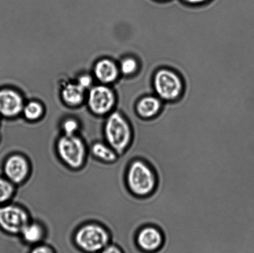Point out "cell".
I'll return each mask as SVG.
<instances>
[{
  "label": "cell",
  "mask_w": 254,
  "mask_h": 253,
  "mask_svg": "<svg viewBox=\"0 0 254 253\" xmlns=\"http://www.w3.org/2000/svg\"><path fill=\"white\" fill-rule=\"evenodd\" d=\"M124 182L127 190L134 197L146 198L155 192L158 176L148 161L142 158H134L127 166Z\"/></svg>",
  "instance_id": "1"
},
{
  "label": "cell",
  "mask_w": 254,
  "mask_h": 253,
  "mask_svg": "<svg viewBox=\"0 0 254 253\" xmlns=\"http://www.w3.org/2000/svg\"><path fill=\"white\" fill-rule=\"evenodd\" d=\"M74 246L84 253H99L113 242V235L105 225L88 222L79 225L73 235Z\"/></svg>",
  "instance_id": "5"
},
{
  "label": "cell",
  "mask_w": 254,
  "mask_h": 253,
  "mask_svg": "<svg viewBox=\"0 0 254 253\" xmlns=\"http://www.w3.org/2000/svg\"><path fill=\"white\" fill-rule=\"evenodd\" d=\"M26 207L13 202L0 206V231L9 237H19L25 226L32 220Z\"/></svg>",
  "instance_id": "6"
},
{
  "label": "cell",
  "mask_w": 254,
  "mask_h": 253,
  "mask_svg": "<svg viewBox=\"0 0 254 253\" xmlns=\"http://www.w3.org/2000/svg\"><path fill=\"white\" fill-rule=\"evenodd\" d=\"M116 102V94L108 86L99 85L91 88L88 95V103L89 110L94 115H109L113 112Z\"/></svg>",
  "instance_id": "8"
},
{
  "label": "cell",
  "mask_w": 254,
  "mask_h": 253,
  "mask_svg": "<svg viewBox=\"0 0 254 253\" xmlns=\"http://www.w3.org/2000/svg\"><path fill=\"white\" fill-rule=\"evenodd\" d=\"M17 188L3 175H0V206L13 201Z\"/></svg>",
  "instance_id": "16"
},
{
  "label": "cell",
  "mask_w": 254,
  "mask_h": 253,
  "mask_svg": "<svg viewBox=\"0 0 254 253\" xmlns=\"http://www.w3.org/2000/svg\"><path fill=\"white\" fill-rule=\"evenodd\" d=\"M164 103L155 94H145L137 100L134 113L136 117L141 120H153L163 113Z\"/></svg>",
  "instance_id": "11"
},
{
  "label": "cell",
  "mask_w": 254,
  "mask_h": 253,
  "mask_svg": "<svg viewBox=\"0 0 254 253\" xmlns=\"http://www.w3.org/2000/svg\"><path fill=\"white\" fill-rule=\"evenodd\" d=\"M94 73L98 81L106 84L116 81L120 75L121 72L115 62L104 58L97 62L94 66Z\"/></svg>",
  "instance_id": "14"
},
{
  "label": "cell",
  "mask_w": 254,
  "mask_h": 253,
  "mask_svg": "<svg viewBox=\"0 0 254 253\" xmlns=\"http://www.w3.org/2000/svg\"><path fill=\"white\" fill-rule=\"evenodd\" d=\"M55 150L59 160L68 169L78 172L85 167L89 154V146L80 135H60Z\"/></svg>",
  "instance_id": "4"
},
{
  "label": "cell",
  "mask_w": 254,
  "mask_h": 253,
  "mask_svg": "<svg viewBox=\"0 0 254 253\" xmlns=\"http://www.w3.org/2000/svg\"><path fill=\"white\" fill-rule=\"evenodd\" d=\"M154 1H155L157 2H168L169 1H171V0H154Z\"/></svg>",
  "instance_id": "24"
},
{
  "label": "cell",
  "mask_w": 254,
  "mask_h": 253,
  "mask_svg": "<svg viewBox=\"0 0 254 253\" xmlns=\"http://www.w3.org/2000/svg\"><path fill=\"white\" fill-rule=\"evenodd\" d=\"M136 247L141 252L152 253L163 247L164 237L161 230L156 225H143L137 230L134 237Z\"/></svg>",
  "instance_id": "9"
},
{
  "label": "cell",
  "mask_w": 254,
  "mask_h": 253,
  "mask_svg": "<svg viewBox=\"0 0 254 253\" xmlns=\"http://www.w3.org/2000/svg\"><path fill=\"white\" fill-rule=\"evenodd\" d=\"M103 136L104 141L123 157L133 143L134 130L131 120L120 111H113L104 123Z\"/></svg>",
  "instance_id": "2"
},
{
  "label": "cell",
  "mask_w": 254,
  "mask_h": 253,
  "mask_svg": "<svg viewBox=\"0 0 254 253\" xmlns=\"http://www.w3.org/2000/svg\"><path fill=\"white\" fill-rule=\"evenodd\" d=\"M154 94L164 103H175L183 98L185 81L176 69L161 66L154 71L151 79Z\"/></svg>",
  "instance_id": "3"
},
{
  "label": "cell",
  "mask_w": 254,
  "mask_h": 253,
  "mask_svg": "<svg viewBox=\"0 0 254 253\" xmlns=\"http://www.w3.org/2000/svg\"><path fill=\"white\" fill-rule=\"evenodd\" d=\"M1 118L0 117V126H1Z\"/></svg>",
  "instance_id": "26"
},
{
  "label": "cell",
  "mask_w": 254,
  "mask_h": 253,
  "mask_svg": "<svg viewBox=\"0 0 254 253\" xmlns=\"http://www.w3.org/2000/svg\"><path fill=\"white\" fill-rule=\"evenodd\" d=\"M47 234V229L43 223L32 219L22 229L19 237L25 245L34 247L44 243Z\"/></svg>",
  "instance_id": "12"
},
{
  "label": "cell",
  "mask_w": 254,
  "mask_h": 253,
  "mask_svg": "<svg viewBox=\"0 0 254 253\" xmlns=\"http://www.w3.org/2000/svg\"><path fill=\"white\" fill-rule=\"evenodd\" d=\"M2 175L18 187L29 180L32 172L29 158L24 153H9L2 161Z\"/></svg>",
  "instance_id": "7"
},
{
  "label": "cell",
  "mask_w": 254,
  "mask_h": 253,
  "mask_svg": "<svg viewBox=\"0 0 254 253\" xmlns=\"http://www.w3.org/2000/svg\"><path fill=\"white\" fill-rule=\"evenodd\" d=\"M79 86L83 88L84 90L86 89L91 88L92 84H93V79L91 78L90 76L88 74H84L82 75L78 79L76 82Z\"/></svg>",
  "instance_id": "22"
},
{
  "label": "cell",
  "mask_w": 254,
  "mask_h": 253,
  "mask_svg": "<svg viewBox=\"0 0 254 253\" xmlns=\"http://www.w3.org/2000/svg\"><path fill=\"white\" fill-rule=\"evenodd\" d=\"M99 253H126L119 244L111 242Z\"/></svg>",
  "instance_id": "21"
},
{
  "label": "cell",
  "mask_w": 254,
  "mask_h": 253,
  "mask_svg": "<svg viewBox=\"0 0 254 253\" xmlns=\"http://www.w3.org/2000/svg\"><path fill=\"white\" fill-rule=\"evenodd\" d=\"M89 153L94 159L104 164L114 165L121 157L105 141H96L89 146Z\"/></svg>",
  "instance_id": "13"
},
{
  "label": "cell",
  "mask_w": 254,
  "mask_h": 253,
  "mask_svg": "<svg viewBox=\"0 0 254 253\" xmlns=\"http://www.w3.org/2000/svg\"><path fill=\"white\" fill-rule=\"evenodd\" d=\"M180 1L188 6L197 7L208 4L212 0H180Z\"/></svg>",
  "instance_id": "23"
},
{
  "label": "cell",
  "mask_w": 254,
  "mask_h": 253,
  "mask_svg": "<svg viewBox=\"0 0 254 253\" xmlns=\"http://www.w3.org/2000/svg\"><path fill=\"white\" fill-rule=\"evenodd\" d=\"M29 253H57L53 247L49 245L42 243L36 246L32 247Z\"/></svg>",
  "instance_id": "20"
},
{
  "label": "cell",
  "mask_w": 254,
  "mask_h": 253,
  "mask_svg": "<svg viewBox=\"0 0 254 253\" xmlns=\"http://www.w3.org/2000/svg\"><path fill=\"white\" fill-rule=\"evenodd\" d=\"M43 105L37 101H31L25 104L22 113L26 120L35 122L39 121L44 115Z\"/></svg>",
  "instance_id": "17"
},
{
  "label": "cell",
  "mask_w": 254,
  "mask_h": 253,
  "mask_svg": "<svg viewBox=\"0 0 254 253\" xmlns=\"http://www.w3.org/2000/svg\"><path fill=\"white\" fill-rule=\"evenodd\" d=\"M61 135L65 136H74L79 135L81 125L79 121L74 118L64 119L61 125Z\"/></svg>",
  "instance_id": "19"
},
{
  "label": "cell",
  "mask_w": 254,
  "mask_h": 253,
  "mask_svg": "<svg viewBox=\"0 0 254 253\" xmlns=\"http://www.w3.org/2000/svg\"><path fill=\"white\" fill-rule=\"evenodd\" d=\"M85 90L77 83H69L64 86L62 96L64 102L70 106H78L83 102Z\"/></svg>",
  "instance_id": "15"
},
{
  "label": "cell",
  "mask_w": 254,
  "mask_h": 253,
  "mask_svg": "<svg viewBox=\"0 0 254 253\" xmlns=\"http://www.w3.org/2000/svg\"><path fill=\"white\" fill-rule=\"evenodd\" d=\"M23 98L18 92L8 87L0 88V117L11 120L22 112Z\"/></svg>",
  "instance_id": "10"
},
{
  "label": "cell",
  "mask_w": 254,
  "mask_h": 253,
  "mask_svg": "<svg viewBox=\"0 0 254 253\" xmlns=\"http://www.w3.org/2000/svg\"><path fill=\"white\" fill-rule=\"evenodd\" d=\"M1 134H0V143H1Z\"/></svg>",
  "instance_id": "25"
},
{
  "label": "cell",
  "mask_w": 254,
  "mask_h": 253,
  "mask_svg": "<svg viewBox=\"0 0 254 253\" xmlns=\"http://www.w3.org/2000/svg\"><path fill=\"white\" fill-rule=\"evenodd\" d=\"M140 66L141 64L138 58L133 56H128L122 59L119 68L123 75L131 77L138 73Z\"/></svg>",
  "instance_id": "18"
}]
</instances>
